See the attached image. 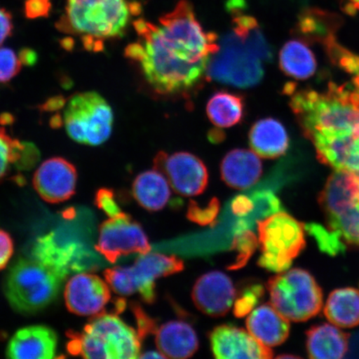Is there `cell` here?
Returning a JSON list of instances; mask_svg holds the SVG:
<instances>
[{
    "mask_svg": "<svg viewBox=\"0 0 359 359\" xmlns=\"http://www.w3.org/2000/svg\"><path fill=\"white\" fill-rule=\"evenodd\" d=\"M13 29L11 13L0 8V45L12 34Z\"/></svg>",
    "mask_w": 359,
    "mask_h": 359,
    "instance_id": "obj_45",
    "label": "cell"
},
{
    "mask_svg": "<svg viewBox=\"0 0 359 359\" xmlns=\"http://www.w3.org/2000/svg\"><path fill=\"white\" fill-rule=\"evenodd\" d=\"M20 57L22 65H25L32 66L34 65V62L37 61V55H36V53L33 50H31V49L28 48H25L24 50H22Z\"/></svg>",
    "mask_w": 359,
    "mask_h": 359,
    "instance_id": "obj_46",
    "label": "cell"
},
{
    "mask_svg": "<svg viewBox=\"0 0 359 359\" xmlns=\"http://www.w3.org/2000/svg\"><path fill=\"white\" fill-rule=\"evenodd\" d=\"M305 232L311 235L316 241L318 248L322 252L334 257V255L344 253L346 245L339 233L325 228L321 224L311 223L304 224Z\"/></svg>",
    "mask_w": 359,
    "mask_h": 359,
    "instance_id": "obj_32",
    "label": "cell"
},
{
    "mask_svg": "<svg viewBox=\"0 0 359 359\" xmlns=\"http://www.w3.org/2000/svg\"><path fill=\"white\" fill-rule=\"evenodd\" d=\"M13 241L8 232L0 229V271L7 266L13 254Z\"/></svg>",
    "mask_w": 359,
    "mask_h": 359,
    "instance_id": "obj_42",
    "label": "cell"
},
{
    "mask_svg": "<svg viewBox=\"0 0 359 359\" xmlns=\"http://www.w3.org/2000/svg\"><path fill=\"white\" fill-rule=\"evenodd\" d=\"M67 349L75 356L92 359H133L141 353L137 331L115 313L93 316L82 332H69Z\"/></svg>",
    "mask_w": 359,
    "mask_h": 359,
    "instance_id": "obj_4",
    "label": "cell"
},
{
    "mask_svg": "<svg viewBox=\"0 0 359 359\" xmlns=\"http://www.w3.org/2000/svg\"><path fill=\"white\" fill-rule=\"evenodd\" d=\"M251 199L254 202V210H257V221L281 212L280 201L271 191L255 192L251 196Z\"/></svg>",
    "mask_w": 359,
    "mask_h": 359,
    "instance_id": "obj_36",
    "label": "cell"
},
{
    "mask_svg": "<svg viewBox=\"0 0 359 359\" xmlns=\"http://www.w3.org/2000/svg\"><path fill=\"white\" fill-rule=\"evenodd\" d=\"M206 114L215 127H234L244 118L245 97L240 94L227 91L215 93L206 105Z\"/></svg>",
    "mask_w": 359,
    "mask_h": 359,
    "instance_id": "obj_29",
    "label": "cell"
},
{
    "mask_svg": "<svg viewBox=\"0 0 359 359\" xmlns=\"http://www.w3.org/2000/svg\"><path fill=\"white\" fill-rule=\"evenodd\" d=\"M57 336L51 327L32 325L22 327L7 345L6 356L12 359L56 358Z\"/></svg>",
    "mask_w": 359,
    "mask_h": 359,
    "instance_id": "obj_20",
    "label": "cell"
},
{
    "mask_svg": "<svg viewBox=\"0 0 359 359\" xmlns=\"http://www.w3.org/2000/svg\"><path fill=\"white\" fill-rule=\"evenodd\" d=\"M32 257L55 269L66 280L71 273L93 271L100 257L83 241L51 231L34 242Z\"/></svg>",
    "mask_w": 359,
    "mask_h": 359,
    "instance_id": "obj_12",
    "label": "cell"
},
{
    "mask_svg": "<svg viewBox=\"0 0 359 359\" xmlns=\"http://www.w3.org/2000/svg\"><path fill=\"white\" fill-rule=\"evenodd\" d=\"M223 133H219V130H213L212 133H210V140L212 142H219L224 139Z\"/></svg>",
    "mask_w": 359,
    "mask_h": 359,
    "instance_id": "obj_48",
    "label": "cell"
},
{
    "mask_svg": "<svg viewBox=\"0 0 359 359\" xmlns=\"http://www.w3.org/2000/svg\"><path fill=\"white\" fill-rule=\"evenodd\" d=\"M155 334L156 348L165 358H191L199 348L195 330L185 322L165 323Z\"/></svg>",
    "mask_w": 359,
    "mask_h": 359,
    "instance_id": "obj_24",
    "label": "cell"
},
{
    "mask_svg": "<svg viewBox=\"0 0 359 359\" xmlns=\"http://www.w3.org/2000/svg\"><path fill=\"white\" fill-rule=\"evenodd\" d=\"M183 269L182 260L175 255L149 252L140 255L131 266L107 269L103 275L116 294H138L145 303L154 304L156 298L155 281L181 272Z\"/></svg>",
    "mask_w": 359,
    "mask_h": 359,
    "instance_id": "obj_9",
    "label": "cell"
},
{
    "mask_svg": "<svg viewBox=\"0 0 359 359\" xmlns=\"http://www.w3.org/2000/svg\"><path fill=\"white\" fill-rule=\"evenodd\" d=\"M22 62L15 51L0 48V83L10 82L20 73Z\"/></svg>",
    "mask_w": 359,
    "mask_h": 359,
    "instance_id": "obj_38",
    "label": "cell"
},
{
    "mask_svg": "<svg viewBox=\"0 0 359 359\" xmlns=\"http://www.w3.org/2000/svg\"><path fill=\"white\" fill-rule=\"evenodd\" d=\"M263 61L245 42L230 31L219 42L206 75L210 80L240 88L257 86L263 80Z\"/></svg>",
    "mask_w": 359,
    "mask_h": 359,
    "instance_id": "obj_11",
    "label": "cell"
},
{
    "mask_svg": "<svg viewBox=\"0 0 359 359\" xmlns=\"http://www.w3.org/2000/svg\"><path fill=\"white\" fill-rule=\"evenodd\" d=\"M114 119V111L105 98L90 91L75 94L67 102L62 123L72 140L97 147L110 137Z\"/></svg>",
    "mask_w": 359,
    "mask_h": 359,
    "instance_id": "obj_10",
    "label": "cell"
},
{
    "mask_svg": "<svg viewBox=\"0 0 359 359\" xmlns=\"http://www.w3.org/2000/svg\"><path fill=\"white\" fill-rule=\"evenodd\" d=\"M65 280L39 260L20 258L8 269L4 294L13 311L29 316L42 311L55 302Z\"/></svg>",
    "mask_w": 359,
    "mask_h": 359,
    "instance_id": "obj_5",
    "label": "cell"
},
{
    "mask_svg": "<svg viewBox=\"0 0 359 359\" xmlns=\"http://www.w3.org/2000/svg\"><path fill=\"white\" fill-rule=\"evenodd\" d=\"M132 309L135 318H136L137 333L140 339L143 340L147 335L156 334L157 330L156 322L147 316L140 305L133 303L132 304Z\"/></svg>",
    "mask_w": 359,
    "mask_h": 359,
    "instance_id": "obj_40",
    "label": "cell"
},
{
    "mask_svg": "<svg viewBox=\"0 0 359 359\" xmlns=\"http://www.w3.org/2000/svg\"><path fill=\"white\" fill-rule=\"evenodd\" d=\"M309 357L313 359H339L346 355L349 334L333 324L313 326L306 333Z\"/></svg>",
    "mask_w": 359,
    "mask_h": 359,
    "instance_id": "obj_25",
    "label": "cell"
},
{
    "mask_svg": "<svg viewBox=\"0 0 359 359\" xmlns=\"http://www.w3.org/2000/svg\"><path fill=\"white\" fill-rule=\"evenodd\" d=\"M325 316L331 324L342 329L359 325V290L347 287L337 289L327 297Z\"/></svg>",
    "mask_w": 359,
    "mask_h": 359,
    "instance_id": "obj_28",
    "label": "cell"
},
{
    "mask_svg": "<svg viewBox=\"0 0 359 359\" xmlns=\"http://www.w3.org/2000/svg\"><path fill=\"white\" fill-rule=\"evenodd\" d=\"M257 224L262 251L259 266L275 273L289 269L306 245L304 224L283 212L259 219Z\"/></svg>",
    "mask_w": 359,
    "mask_h": 359,
    "instance_id": "obj_8",
    "label": "cell"
},
{
    "mask_svg": "<svg viewBox=\"0 0 359 359\" xmlns=\"http://www.w3.org/2000/svg\"><path fill=\"white\" fill-rule=\"evenodd\" d=\"M77 180V170L70 161L62 157H53L36 170L33 185L43 201L56 204L74 195Z\"/></svg>",
    "mask_w": 359,
    "mask_h": 359,
    "instance_id": "obj_16",
    "label": "cell"
},
{
    "mask_svg": "<svg viewBox=\"0 0 359 359\" xmlns=\"http://www.w3.org/2000/svg\"><path fill=\"white\" fill-rule=\"evenodd\" d=\"M271 304L287 320L304 322L320 312L323 291L311 273L292 269L278 273L267 283Z\"/></svg>",
    "mask_w": 359,
    "mask_h": 359,
    "instance_id": "obj_6",
    "label": "cell"
},
{
    "mask_svg": "<svg viewBox=\"0 0 359 359\" xmlns=\"http://www.w3.org/2000/svg\"><path fill=\"white\" fill-rule=\"evenodd\" d=\"M140 11V4L130 0H66L57 28L81 37L87 50L100 52L107 40L123 37Z\"/></svg>",
    "mask_w": 359,
    "mask_h": 359,
    "instance_id": "obj_3",
    "label": "cell"
},
{
    "mask_svg": "<svg viewBox=\"0 0 359 359\" xmlns=\"http://www.w3.org/2000/svg\"><path fill=\"white\" fill-rule=\"evenodd\" d=\"M280 67L289 77L306 80L316 73L317 62L306 43L294 39L287 42L281 48Z\"/></svg>",
    "mask_w": 359,
    "mask_h": 359,
    "instance_id": "obj_30",
    "label": "cell"
},
{
    "mask_svg": "<svg viewBox=\"0 0 359 359\" xmlns=\"http://www.w3.org/2000/svg\"><path fill=\"white\" fill-rule=\"evenodd\" d=\"M154 169L167 178L170 187L179 195L201 194L208 185V170L199 157L187 151L168 154L160 151L154 159Z\"/></svg>",
    "mask_w": 359,
    "mask_h": 359,
    "instance_id": "obj_14",
    "label": "cell"
},
{
    "mask_svg": "<svg viewBox=\"0 0 359 359\" xmlns=\"http://www.w3.org/2000/svg\"><path fill=\"white\" fill-rule=\"evenodd\" d=\"M139 358H165V357L163 355V353H161L158 352H146L144 353L140 354L139 355Z\"/></svg>",
    "mask_w": 359,
    "mask_h": 359,
    "instance_id": "obj_47",
    "label": "cell"
},
{
    "mask_svg": "<svg viewBox=\"0 0 359 359\" xmlns=\"http://www.w3.org/2000/svg\"><path fill=\"white\" fill-rule=\"evenodd\" d=\"M39 159V151L31 143L25 142L24 149L22 151L21 156L15 165L19 169L29 170L37 163Z\"/></svg>",
    "mask_w": 359,
    "mask_h": 359,
    "instance_id": "obj_43",
    "label": "cell"
},
{
    "mask_svg": "<svg viewBox=\"0 0 359 359\" xmlns=\"http://www.w3.org/2000/svg\"><path fill=\"white\" fill-rule=\"evenodd\" d=\"M285 93L300 127L309 139L318 135L359 134V95L354 90L331 84L325 93L296 91L287 84Z\"/></svg>",
    "mask_w": 359,
    "mask_h": 359,
    "instance_id": "obj_2",
    "label": "cell"
},
{
    "mask_svg": "<svg viewBox=\"0 0 359 359\" xmlns=\"http://www.w3.org/2000/svg\"><path fill=\"white\" fill-rule=\"evenodd\" d=\"M191 295L200 311L209 316L222 317L231 311L236 292L230 277L221 271H212L197 280Z\"/></svg>",
    "mask_w": 359,
    "mask_h": 359,
    "instance_id": "obj_18",
    "label": "cell"
},
{
    "mask_svg": "<svg viewBox=\"0 0 359 359\" xmlns=\"http://www.w3.org/2000/svg\"><path fill=\"white\" fill-rule=\"evenodd\" d=\"M334 17L318 10L305 11L299 16L298 28L305 37L329 42L333 39Z\"/></svg>",
    "mask_w": 359,
    "mask_h": 359,
    "instance_id": "obj_31",
    "label": "cell"
},
{
    "mask_svg": "<svg viewBox=\"0 0 359 359\" xmlns=\"http://www.w3.org/2000/svg\"><path fill=\"white\" fill-rule=\"evenodd\" d=\"M347 6L351 11H359V0H346Z\"/></svg>",
    "mask_w": 359,
    "mask_h": 359,
    "instance_id": "obj_49",
    "label": "cell"
},
{
    "mask_svg": "<svg viewBox=\"0 0 359 359\" xmlns=\"http://www.w3.org/2000/svg\"><path fill=\"white\" fill-rule=\"evenodd\" d=\"M210 348L214 357L221 359H269L273 358L271 348L266 346L240 327L221 325L210 332Z\"/></svg>",
    "mask_w": 359,
    "mask_h": 359,
    "instance_id": "obj_17",
    "label": "cell"
},
{
    "mask_svg": "<svg viewBox=\"0 0 359 359\" xmlns=\"http://www.w3.org/2000/svg\"><path fill=\"white\" fill-rule=\"evenodd\" d=\"M327 228L359 246V174L335 170L318 197Z\"/></svg>",
    "mask_w": 359,
    "mask_h": 359,
    "instance_id": "obj_7",
    "label": "cell"
},
{
    "mask_svg": "<svg viewBox=\"0 0 359 359\" xmlns=\"http://www.w3.org/2000/svg\"><path fill=\"white\" fill-rule=\"evenodd\" d=\"M95 250L114 264L126 255L149 253L151 245L140 224L129 215L121 212L101 224Z\"/></svg>",
    "mask_w": 359,
    "mask_h": 359,
    "instance_id": "obj_13",
    "label": "cell"
},
{
    "mask_svg": "<svg viewBox=\"0 0 359 359\" xmlns=\"http://www.w3.org/2000/svg\"><path fill=\"white\" fill-rule=\"evenodd\" d=\"M258 245L259 241L252 231L248 229H238L232 243V249L236 251V258L235 262L228 266V269H238L245 266Z\"/></svg>",
    "mask_w": 359,
    "mask_h": 359,
    "instance_id": "obj_33",
    "label": "cell"
},
{
    "mask_svg": "<svg viewBox=\"0 0 359 359\" xmlns=\"http://www.w3.org/2000/svg\"><path fill=\"white\" fill-rule=\"evenodd\" d=\"M164 175L151 170L139 174L133 184V195L142 208L149 212H157L167 205L170 191Z\"/></svg>",
    "mask_w": 359,
    "mask_h": 359,
    "instance_id": "obj_27",
    "label": "cell"
},
{
    "mask_svg": "<svg viewBox=\"0 0 359 359\" xmlns=\"http://www.w3.org/2000/svg\"><path fill=\"white\" fill-rule=\"evenodd\" d=\"M279 358H297L298 357L294 356V355H282L278 357Z\"/></svg>",
    "mask_w": 359,
    "mask_h": 359,
    "instance_id": "obj_51",
    "label": "cell"
},
{
    "mask_svg": "<svg viewBox=\"0 0 359 359\" xmlns=\"http://www.w3.org/2000/svg\"><path fill=\"white\" fill-rule=\"evenodd\" d=\"M309 140L323 163L334 170L359 174V134L318 135Z\"/></svg>",
    "mask_w": 359,
    "mask_h": 359,
    "instance_id": "obj_19",
    "label": "cell"
},
{
    "mask_svg": "<svg viewBox=\"0 0 359 359\" xmlns=\"http://www.w3.org/2000/svg\"><path fill=\"white\" fill-rule=\"evenodd\" d=\"M25 142L12 138L6 129L0 128V182L6 177L12 165L19 161Z\"/></svg>",
    "mask_w": 359,
    "mask_h": 359,
    "instance_id": "obj_34",
    "label": "cell"
},
{
    "mask_svg": "<svg viewBox=\"0 0 359 359\" xmlns=\"http://www.w3.org/2000/svg\"><path fill=\"white\" fill-rule=\"evenodd\" d=\"M245 325L250 334L269 348L279 346L290 335V320L271 304L254 309L246 318Z\"/></svg>",
    "mask_w": 359,
    "mask_h": 359,
    "instance_id": "obj_22",
    "label": "cell"
},
{
    "mask_svg": "<svg viewBox=\"0 0 359 359\" xmlns=\"http://www.w3.org/2000/svg\"><path fill=\"white\" fill-rule=\"evenodd\" d=\"M111 287L94 273L80 272L67 281L65 290L66 306L80 316H96L105 313L111 302Z\"/></svg>",
    "mask_w": 359,
    "mask_h": 359,
    "instance_id": "obj_15",
    "label": "cell"
},
{
    "mask_svg": "<svg viewBox=\"0 0 359 359\" xmlns=\"http://www.w3.org/2000/svg\"><path fill=\"white\" fill-rule=\"evenodd\" d=\"M354 91H355L359 95V78L353 79Z\"/></svg>",
    "mask_w": 359,
    "mask_h": 359,
    "instance_id": "obj_50",
    "label": "cell"
},
{
    "mask_svg": "<svg viewBox=\"0 0 359 359\" xmlns=\"http://www.w3.org/2000/svg\"><path fill=\"white\" fill-rule=\"evenodd\" d=\"M228 10L232 13V31L252 49L264 62L273 60V49L259 28V22L253 16L242 12L245 7L243 0H231Z\"/></svg>",
    "mask_w": 359,
    "mask_h": 359,
    "instance_id": "obj_26",
    "label": "cell"
},
{
    "mask_svg": "<svg viewBox=\"0 0 359 359\" xmlns=\"http://www.w3.org/2000/svg\"><path fill=\"white\" fill-rule=\"evenodd\" d=\"M264 294L262 286L253 285L244 290L239 298L235 299L233 312L238 318H242L254 311L255 306Z\"/></svg>",
    "mask_w": 359,
    "mask_h": 359,
    "instance_id": "obj_37",
    "label": "cell"
},
{
    "mask_svg": "<svg viewBox=\"0 0 359 359\" xmlns=\"http://www.w3.org/2000/svg\"><path fill=\"white\" fill-rule=\"evenodd\" d=\"M251 149L266 159L284 156L290 147V137L280 121L266 118L257 121L249 133Z\"/></svg>",
    "mask_w": 359,
    "mask_h": 359,
    "instance_id": "obj_23",
    "label": "cell"
},
{
    "mask_svg": "<svg viewBox=\"0 0 359 359\" xmlns=\"http://www.w3.org/2000/svg\"><path fill=\"white\" fill-rule=\"evenodd\" d=\"M95 204L109 217H116L123 212L115 199L114 191L107 188L98 190L95 197Z\"/></svg>",
    "mask_w": 359,
    "mask_h": 359,
    "instance_id": "obj_39",
    "label": "cell"
},
{
    "mask_svg": "<svg viewBox=\"0 0 359 359\" xmlns=\"http://www.w3.org/2000/svg\"><path fill=\"white\" fill-rule=\"evenodd\" d=\"M52 7L50 0H26L25 13L29 20L47 17Z\"/></svg>",
    "mask_w": 359,
    "mask_h": 359,
    "instance_id": "obj_41",
    "label": "cell"
},
{
    "mask_svg": "<svg viewBox=\"0 0 359 359\" xmlns=\"http://www.w3.org/2000/svg\"><path fill=\"white\" fill-rule=\"evenodd\" d=\"M263 165L253 151L234 149L224 156L221 163V176L228 187L248 189L262 176Z\"/></svg>",
    "mask_w": 359,
    "mask_h": 359,
    "instance_id": "obj_21",
    "label": "cell"
},
{
    "mask_svg": "<svg viewBox=\"0 0 359 359\" xmlns=\"http://www.w3.org/2000/svg\"><path fill=\"white\" fill-rule=\"evenodd\" d=\"M219 202L217 198L210 200L208 205L202 208L196 202L191 201L188 206L187 217L190 221L205 226L212 224L219 212Z\"/></svg>",
    "mask_w": 359,
    "mask_h": 359,
    "instance_id": "obj_35",
    "label": "cell"
},
{
    "mask_svg": "<svg viewBox=\"0 0 359 359\" xmlns=\"http://www.w3.org/2000/svg\"><path fill=\"white\" fill-rule=\"evenodd\" d=\"M138 36L125 56L140 67L149 86L161 95L177 96L194 89L219 50L218 36L206 32L188 0L160 17L159 25L133 22Z\"/></svg>",
    "mask_w": 359,
    "mask_h": 359,
    "instance_id": "obj_1",
    "label": "cell"
},
{
    "mask_svg": "<svg viewBox=\"0 0 359 359\" xmlns=\"http://www.w3.org/2000/svg\"><path fill=\"white\" fill-rule=\"evenodd\" d=\"M231 209L233 213L237 217H245L253 212L254 202L251 197L244 195L237 196L232 201Z\"/></svg>",
    "mask_w": 359,
    "mask_h": 359,
    "instance_id": "obj_44",
    "label": "cell"
}]
</instances>
